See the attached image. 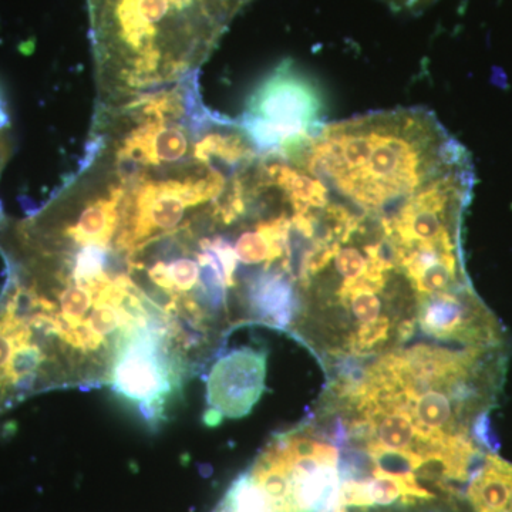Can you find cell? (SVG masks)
Instances as JSON below:
<instances>
[{"mask_svg": "<svg viewBox=\"0 0 512 512\" xmlns=\"http://www.w3.org/2000/svg\"><path fill=\"white\" fill-rule=\"evenodd\" d=\"M101 99L131 100L195 76L252 0H87Z\"/></svg>", "mask_w": 512, "mask_h": 512, "instance_id": "1", "label": "cell"}, {"mask_svg": "<svg viewBox=\"0 0 512 512\" xmlns=\"http://www.w3.org/2000/svg\"><path fill=\"white\" fill-rule=\"evenodd\" d=\"M318 86L295 64L284 62L259 84L239 126L262 153L309 136L322 124Z\"/></svg>", "mask_w": 512, "mask_h": 512, "instance_id": "2", "label": "cell"}, {"mask_svg": "<svg viewBox=\"0 0 512 512\" xmlns=\"http://www.w3.org/2000/svg\"><path fill=\"white\" fill-rule=\"evenodd\" d=\"M266 350L241 348L220 357L207 380V426L248 416L265 389Z\"/></svg>", "mask_w": 512, "mask_h": 512, "instance_id": "3", "label": "cell"}, {"mask_svg": "<svg viewBox=\"0 0 512 512\" xmlns=\"http://www.w3.org/2000/svg\"><path fill=\"white\" fill-rule=\"evenodd\" d=\"M394 12L416 13L429 8L436 0H380Z\"/></svg>", "mask_w": 512, "mask_h": 512, "instance_id": "4", "label": "cell"}, {"mask_svg": "<svg viewBox=\"0 0 512 512\" xmlns=\"http://www.w3.org/2000/svg\"><path fill=\"white\" fill-rule=\"evenodd\" d=\"M6 130H8V128H0V173H2L6 161H8L10 151L9 137ZM5 222L6 218L5 215H3L2 207H0V231H2Z\"/></svg>", "mask_w": 512, "mask_h": 512, "instance_id": "5", "label": "cell"}, {"mask_svg": "<svg viewBox=\"0 0 512 512\" xmlns=\"http://www.w3.org/2000/svg\"><path fill=\"white\" fill-rule=\"evenodd\" d=\"M9 126V114L6 111L5 101L2 99V94H0V127L8 128Z\"/></svg>", "mask_w": 512, "mask_h": 512, "instance_id": "6", "label": "cell"}]
</instances>
